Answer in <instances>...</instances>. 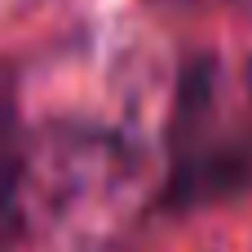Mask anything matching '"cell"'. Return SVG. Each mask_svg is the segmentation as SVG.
<instances>
[{"instance_id":"7a4b0ae2","label":"cell","mask_w":252,"mask_h":252,"mask_svg":"<svg viewBox=\"0 0 252 252\" xmlns=\"http://www.w3.org/2000/svg\"><path fill=\"white\" fill-rule=\"evenodd\" d=\"M27 177H31V159H27V142L18 133V115H13V93L0 75V252L13 248V239L27 226Z\"/></svg>"},{"instance_id":"6da1fadb","label":"cell","mask_w":252,"mask_h":252,"mask_svg":"<svg viewBox=\"0 0 252 252\" xmlns=\"http://www.w3.org/2000/svg\"><path fill=\"white\" fill-rule=\"evenodd\" d=\"M244 182H252V66H195L173 120V186L186 199H217Z\"/></svg>"}]
</instances>
